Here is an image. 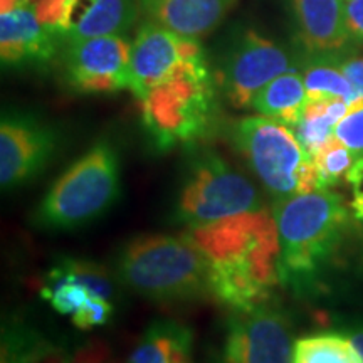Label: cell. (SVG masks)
<instances>
[{"label":"cell","mask_w":363,"mask_h":363,"mask_svg":"<svg viewBox=\"0 0 363 363\" xmlns=\"http://www.w3.org/2000/svg\"><path fill=\"white\" fill-rule=\"evenodd\" d=\"M272 217L279 239V281L305 294L318 286L337 256L350 212L331 189H316L274 201Z\"/></svg>","instance_id":"cell-2"},{"label":"cell","mask_w":363,"mask_h":363,"mask_svg":"<svg viewBox=\"0 0 363 363\" xmlns=\"http://www.w3.org/2000/svg\"><path fill=\"white\" fill-rule=\"evenodd\" d=\"M291 363H360L345 333H315L294 342Z\"/></svg>","instance_id":"cell-22"},{"label":"cell","mask_w":363,"mask_h":363,"mask_svg":"<svg viewBox=\"0 0 363 363\" xmlns=\"http://www.w3.org/2000/svg\"><path fill=\"white\" fill-rule=\"evenodd\" d=\"M185 234L201 249L208 266L211 294L233 310L269 301L279 284V239L272 211L249 212Z\"/></svg>","instance_id":"cell-1"},{"label":"cell","mask_w":363,"mask_h":363,"mask_svg":"<svg viewBox=\"0 0 363 363\" xmlns=\"http://www.w3.org/2000/svg\"><path fill=\"white\" fill-rule=\"evenodd\" d=\"M206 56L201 43L145 21L131 43L130 91L140 99L163 79L184 69L195 59Z\"/></svg>","instance_id":"cell-11"},{"label":"cell","mask_w":363,"mask_h":363,"mask_svg":"<svg viewBox=\"0 0 363 363\" xmlns=\"http://www.w3.org/2000/svg\"><path fill=\"white\" fill-rule=\"evenodd\" d=\"M57 34L40 22L35 4L0 11V57L2 65L48 62L56 54Z\"/></svg>","instance_id":"cell-14"},{"label":"cell","mask_w":363,"mask_h":363,"mask_svg":"<svg viewBox=\"0 0 363 363\" xmlns=\"http://www.w3.org/2000/svg\"><path fill=\"white\" fill-rule=\"evenodd\" d=\"M120 192L118 153L108 142H98L54 182L35 208L34 220L44 229H76L101 217Z\"/></svg>","instance_id":"cell-4"},{"label":"cell","mask_w":363,"mask_h":363,"mask_svg":"<svg viewBox=\"0 0 363 363\" xmlns=\"http://www.w3.org/2000/svg\"><path fill=\"white\" fill-rule=\"evenodd\" d=\"M340 67H342L347 79L350 81L357 96H363V57L348 54V56L340 59Z\"/></svg>","instance_id":"cell-26"},{"label":"cell","mask_w":363,"mask_h":363,"mask_svg":"<svg viewBox=\"0 0 363 363\" xmlns=\"http://www.w3.org/2000/svg\"><path fill=\"white\" fill-rule=\"evenodd\" d=\"M29 2L35 4V0H2L0 6H2V11H7V9L19 6V4H29Z\"/></svg>","instance_id":"cell-29"},{"label":"cell","mask_w":363,"mask_h":363,"mask_svg":"<svg viewBox=\"0 0 363 363\" xmlns=\"http://www.w3.org/2000/svg\"><path fill=\"white\" fill-rule=\"evenodd\" d=\"M131 43L125 35H99L66 43L65 74L78 93L101 94L130 89Z\"/></svg>","instance_id":"cell-10"},{"label":"cell","mask_w":363,"mask_h":363,"mask_svg":"<svg viewBox=\"0 0 363 363\" xmlns=\"http://www.w3.org/2000/svg\"><path fill=\"white\" fill-rule=\"evenodd\" d=\"M338 56L308 57L303 62V76L308 99L321 101V99H345L352 103L358 98L355 89L343 74L340 67Z\"/></svg>","instance_id":"cell-20"},{"label":"cell","mask_w":363,"mask_h":363,"mask_svg":"<svg viewBox=\"0 0 363 363\" xmlns=\"http://www.w3.org/2000/svg\"><path fill=\"white\" fill-rule=\"evenodd\" d=\"M345 337L348 338V342L352 343L353 350L357 353L358 362L363 363V323H357L348 328L347 331H343Z\"/></svg>","instance_id":"cell-27"},{"label":"cell","mask_w":363,"mask_h":363,"mask_svg":"<svg viewBox=\"0 0 363 363\" xmlns=\"http://www.w3.org/2000/svg\"><path fill=\"white\" fill-rule=\"evenodd\" d=\"M335 136L357 158V174L363 182V96L350 103L347 115L335 126Z\"/></svg>","instance_id":"cell-24"},{"label":"cell","mask_w":363,"mask_h":363,"mask_svg":"<svg viewBox=\"0 0 363 363\" xmlns=\"http://www.w3.org/2000/svg\"><path fill=\"white\" fill-rule=\"evenodd\" d=\"M313 163H315L318 180H320V189H331L345 182L352 184L357 158L350 148L333 135L313 155Z\"/></svg>","instance_id":"cell-23"},{"label":"cell","mask_w":363,"mask_h":363,"mask_svg":"<svg viewBox=\"0 0 363 363\" xmlns=\"http://www.w3.org/2000/svg\"><path fill=\"white\" fill-rule=\"evenodd\" d=\"M293 347L289 318L266 301L249 310H234L216 363H291Z\"/></svg>","instance_id":"cell-9"},{"label":"cell","mask_w":363,"mask_h":363,"mask_svg":"<svg viewBox=\"0 0 363 363\" xmlns=\"http://www.w3.org/2000/svg\"><path fill=\"white\" fill-rule=\"evenodd\" d=\"M116 276L131 291L157 303L211 293L206 257L185 233L131 239L118 254Z\"/></svg>","instance_id":"cell-3"},{"label":"cell","mask_w":363,"mask_h":363,"mask_svg":"<svg viewBox=\"0 0 363 363\" xmlns=\"http://www.w3.org/2000/svg\"><path fill=\"white\" fill-rule=\"evenodd\" d=\"M301 56L345 57L355 48L347 29L343 0H289Z\"/></svg>","instance_id":"cell-13"},{"label":"cell","mask_w":363,"mask_h":363,"mask_svg":"<svg viewBox=\"0 0 363 363\" xmlns=\"http://www.w3.org/2000/svg\"><path fill=\"white\" fill-rule=\"evenodd\" d=\"M84 357H74L33 326L16 323L2 330V363H83Z\"/></svg>","instance_id":"cell-18"},{"label":"cell","mask_w":363,"mask_h":363,"mask_svg":"<svg viewBox=\"0 0 363 363\" xmlns=\"http://www.w3.org/2000/svg\"><path fill=\"white\" fill-rule=\"evenodd\" d=\"M345 21L353 43H363V0H345Z\"/></svg>","instance_id":"cell-25"},{"label":"cell","mask_w":363,"mask_h":363,"mask_svg":"<svg viewBox=\"0 0 363 363\" xmlns=\"http://www.w3.org/2000/svg\"><path fill=\"white\" fill-rule=\"evenodd\" d=\"M83 363H101V360H99V358H98V360H91V358H88V355H86Z\"/></svg>","instance_id":"cell-30"},{"label":"cell","mask_w":363,"mask_h":363,"mask_svg":"<svg viewBox=\"0 0 363 363\" xmlns=\"http://www.w3.org/2000/svg\"><path fill=\"white\" fill-rule=\"evenodd\" d=\"M352 211L355 212L357 219H362L363 220V192H362L360 189L355 190V195H353Z\"/></svg>","instance_id":"cell-28"},{"label":"cell","mask_w":363,"mask_h":363,"mask_svg":"<svg viewBox=\"0 0 363 363\" xmlns=\"http://www.w3.org/2000/svg\"><path fill=\"white\" fill-rule=\"evenodd\" d=\"M192 331L177 321H155L143 331L126 363H192Z\"/></svg>","instance_id":"cell-17"},{"label":"cell","mask_w":363,"mask_h":363,"mask_svg":"<svg viewBox=\"0 0 363 363\" xmlns=\"http://www.w3.org/2000/svg\"><path fill=\"white\" fill-rule=\"evenodd\" d=\"M230 140L276 201L320 189L315 163L293 128L262 115L240 118Z\"/></svg>","instance_id":"cell-6"},{"label":"cell","mask_w":363,"mask_h":363,"mask_svg":"<svg viewBox=\"0 0 363 363\" xmlns=\"http://www.w3.org/2000/svg\"><path fill=\"white\" fill-rule=\"evenodd\" d=\"M238 0H138L147 21L199 39L216 29Z\"/></svg>","instance_id":"cell-15"},{"label":"cell","mask_w":363,"mask_h":363,"mask_svg":"<svg viewBox=\"0 0 363 363\" xmlns=\"http://www.w3.org/2000/svg\"><path fill=\"white\" fill-rule=\"evenodd\" d=\"M51 126L26 115H4L0 123V182L12 190L34 179L56 150Z\"/></svg>","instance_id":"cell-12"},{"label":"cell","mask_w":363,"mask_h":363,"mask_svg":"<svg viewBox=\"0 0 363 363\" xmlns=\"http://www.w3.org/2000/svg\"><path fill=\"white\" fill-rule=\"evenodd\" d=\"M348 106L350 103L345 99H308L305 113L294 133L311 158L335 135V126L347 115Z\"/></svg>","instance_id":"cell-21"},{"label":"cell","mask_w":363,"mask_h":363,"mask_svg":"<svg viewBox=\"0 0 363 363\" xmlns=\"http://www.w3.org/2000/svg\"><path fill=\"white\" fill-rule=\"evenodd\" d=\"M308 104L305 76L299 69L284 72L256 94L251 108L257 115L296 128Z\"/></svg>","instance_id":"cell-16"},{"label":"cell","mask_w":363,"mask_h":363,"mask_svg":"<svg viewBox=\"0 0 363 363\" xmlns=\"http://www.w3.org/2000/svg\"><path fill=\"white\" fill-rule=\"evenodd\" d=\"M216 84L202 56L136 99L158 147L190 143L207 133L216 113Z\"/></svg>","instance_id":"cell-5"},{"label":"cell","mask_w":363,"mask_h":363,"mask_svg":"<svg viewBox=\"0 0 363 363\" xmlns=\"http://www.w3.org/2000/svg\"><path fill=\"white\" fill-rule=\"evenodd\" d=\"M261 195L246 175L214 152L190 163L182 184L177 214L187 227H202L261 211Z\"/></svg>","instance_id":"cell-7"},{"label":"cell","mask_w":363,"mask_h":363,"mask_svg":"<svg viewBox=\"0 0 363 363\" xmlns=\"http://www.w3.org/2000/svg\"><path fill=\"white\" fill-rule=\"evenodd\" d=\"M138 9L135 0H88V7L65 35L66 43L99 35H123L135 22Z\"/></svg>","instance_id":"cell-19"},{"label":"cell","mask_w":363,"mask_h":363,"mask_svg":"<svg viewBox=\"0 0 363 363\" xmlns=\"http://www.w3.org/2000/svg\"><path fill=\"white\" fill-rule=\"evenodd\" d=\"M305 57L256 30L249 29L227 49L216 83L224 98L238 110H246L256 94L284 72L303 67Z\"/></svg>","instance_id":"cell-8"}]
</instances>
